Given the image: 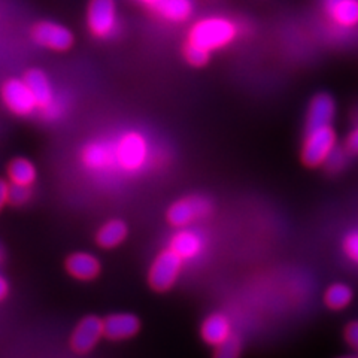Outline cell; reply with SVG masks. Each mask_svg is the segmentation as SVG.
<instances>
[{
	"mask_svg": "<svg viewBox=\"0 0 358 358\" xmlns=\"http://www.w3.org/2000/svg\"><path fill=\"white\" fill-rule=\"evenodd\" d=\"M184 260L175 251L164 250L155 257L148 273V282L154 291L164 293L171 289L181 273Z\"/></svg>",
	"mask_w": 358,
	"mask_h": 358,
	"instance_id": "cell-4",
	"label": "cell"
},
{
	"mask_svg": "<svg viewBox=\"0 0 358 358\" xmlns=\"http://www.w3.org/2000/svg\"><path fill=\"white\" fill-rule=\"evenodd\" d=\"M141 2L142 3H145V5H150V6H157V3H159L160 2V0H141Z\"/></svg>",
	"mask_w": 358,
	"mask_h": 358,
	"instance_id": "cell-31",
	"label": "cell"
},
{
	"mask_svg": "<svg viewBox=\"0 0 358 358\" xmlns=\"http://www.w3.org/2000/svg\"><path fill=\"white\" fill-rule=\"evenodd\" d=\"M157 13L172 22H184L193 14L192 0H160L155 6Z\"/></svg>",
	"mask_w": 358,
	"mask_h": 358,
	"instance_id": "cell-18",
	"label": "cell"
},
{
	"mask_svg": "<svg viewBox=\"0 0 358 358\" xmlns=\"http://www.w3.org/2000/svg\"><path fill=\"white\" fill-rule=\"evenodd\" d=\"M184 55H185V60L193 64V66H205L209 62V55L210 52L206 51L205 48H200L194 43H187L185 48H184Z\"/></svg>",
	"mask_w": 358,
	"mask_h": 358,
	"instance_id": "cell-22",
	"label": "cell"
},
{
	"mask_svg": "<svg viewBox=\"0 0 358 358\" xmlns=\"http://www.w3.org/2000/svg\"><path fill=\"white\" fill-rule=\"evenodd\" d=\"M242 354V341L238 334H231L230 338L215 346L212 358H241Z\"/></svg>",
	"mask_w": 358,
	"mask_h": 358,
	"instance_id": "cell-21",
	"label": "cell"
},
{
	"mask_svg": "<svg viewBox=\"0 0 358 358\" xmlns=\"http://www.w3.org/2000/svg\"><path fill=\"white\" fill-rule=\"evenodd\" d=\"M336 150V133L331 126L306 129V136L301 150V159L309 167L326 163L329 155Z\"/></svg>",
	"mask_w": 358,
	"mask_h": 358,
	"instance_id": "cell-3",
	"label": "cell"
},
{
	"mask_svg": "<svg viewBox=\"0 0 358 358\" xmlns=\"http://www.w3.org/2000/svg\"><path fill=\"white\" fill-rule=\"evenodd\" d=\"M231 334L233 331L230 320L220 312L210 313L200 326L201 339H203V342L208 343L209 346H214V348L221 345L222 342H226Z\"/></svg>",
	"mask_w": 358,
	"mask_h": 358,
	"instance_id": "cell-11",
	"label": "cell"
},
{
	"mask_svg": "<svg viewBox=\"0 0 358 358\" xmlns=\"http://www.w3.org/2000/svg\"><path fill=\"white\" fill-rule=\"evenodd\" d=\"M345 339L352 348L358 350V321L351 322L350 326L345 329Z\"/></svg>",
	"mask_w": 358,
	"mask_h": 358,
	"instance_id": "cell-27",
	"label": "cell"
},
{
	"mask_svg": "<svg viewBox=\"0 0 358 358\" xmlns=\"http://www.w3.org/2000/svg\"><path fill=\"white\" fill-rule=\"evenodd\" d=\"M8 178L10 184L30 187L36 179V169L26 159H15L8 166Z\"/></svg>",
	"mask_w": 358,
	"mask_h": 358,
	"instance_id": "cell-19",
	"label": "cell"
},
{
	"mask_svg": "<svg viewBox=\"0 0 358 358\" xmlns=\"http://www.w3.org/2000/svg\"><path fill=\"white\" fill-rule=\"evenodd\" d=\"M41 110H42L43 118H47L50 121H54V120H59L63 115V112L66 110V103L62 102V100H59L57 97H55L54 102L51 105H48L47 108H43Z\"/></svg>",
	"mask_w": 358,
	"mask_h": 358,
	"instance_id": "cell-26",
	"label": "cell"
},
{
	"mask_svg": "<svg viewBox=\"0 0 358 358\" xmlns=\"http://www.w3.org/2000/svg\"><path fill=\"white\" fill-rule=\"evenodd\" d=\"M66 271L80 281H92L100 273V262L88 252H75L67 257Z\"/></svg>",
	"mask_w": 358,
	"mask_h": 358,
	"instance_id": "cell-14",
	"label": "cell"
},
{
	"mask_svg": "<svg viewBox=\"0 0 358 358\" xmlns=\"http://www.w3.org/2000/svg\"><path fill=\"white\" fill-rule=\"evenodd\" d=\"M31 197V189L30 187H22L9 184V193H8V201L13 205H22Z\"/></svg>",
	"mask_w": 358,
	"mask_h": 358,
	"instance_id": "cell-23",
	"label": "cell"
},
{
	"mask_svg": "<svg viewBox=\"0 0 358 358\" xmlns=\"http://www.w3.org/2000/svg\"><path fill=\"white\" fill-rule=\"evenodd\" d=\"M8 193H9V184L3 181L2 182V205L8 203Z\"/></svg>",
	"mask_w": 358,
	"mask_h": 358,
	"instance_id": "cell-30",
	"label": "cell"
},
{
	"mask_svg": "<svg viewBox=\"0 0 358 358\" xmlns=\"http://www.w3.org/2000/svg\"><path fill=\"white\" fill-rule=\"evenodd\" d=\"M22 80L26 81V84L31 90V93H33V96H35L36 102L39 105V109L47 108L48 105H51L54 102L55 94H54L52 85L48 80V76L45 75L42 71L31 69L24 75Z\"/></svg>",
	"mask_w": 358,
	"mask_h": 358,
	"instance_id": "cell-16",
	"label": "cell"
},
{
	"mask_svg": "<svg viewBox=\"0 0 358 358\" xmlns=\"http://www.w3.org/2000/svg\"><path fill=\"white\" fill-rule=\"evenodd\" d=\"M2 97L6 108L20 117H27L39 109L31 90L26 81L20 80V78H9L5 81L2 87Z\"/></svg>",
	"mask_w": 358,
	"mask_h": 358,
	"instance_id": "cell-6",
	"label": "cell"
},
{
	"mask_svg": "<svg viewBox=\"0 0 358 358\" xmlns=\"http://www.w3.org/2000/svg\"><path fill=\"white\" fill-rule=\"evenodd\" d=\"M88 29L96 38H110L118 29L114 0H92L87 13Z\"/></svg>",
	"mask_w": 358,
	"mask_h": 358,
	"instance_id": "cell-5",
	"label": "cell"
},
{
	"mask_svg": "<svg viewBox=\"0 0 358 358\" xmlns=\"http://www.w3.org/2000/svg\"><path fill=\"white\" fill-rule=\"evenodd\" d=\"M212 205L206 197L201 196H189L175 203L167 210V220L173 227L184 229L196 220L205 218L210 214Z\"/></svg>",
	"mask_w": 358,
	"mask_h": 358,
	"instance_id": "cell-7",
	"label": "cell"
},
{
	"mask_svg": "<svg viewBox=\"0 0 358 358\" xmlns=\"http://www.w3.org/2000/svg\"><path fill=\"white\" fill-rule=\"evenodd\" d=\"M9 293V284L5 276L0 278V300H5Z\"/></svg>",
	"mask_w": 358,
	"mask_h": 358,
	"instance_id": "cell-29",
	"label": "cell"
},
{
	"mask_svg": "<svg viewBox=\"0 0 358 358\" xmlns=\"http://www.w3.org/2000/svg\"><path fill=\"white\" fill-rule=\"evenodd\" d=\"M169 248L181 257L182 260H192L203 251L205 239L196 230L181 229L172 236Z\"/></svg>",
	"mask_w": 358,
	"mask_h": 358,
	"instance_id": "cell-13",
	"label": "cell"
},
{
	"mask_svg": "<svg viewBox=\"0 0 358 358\" xmlns=\"http://www.w3.org/2000/svg\"><path fill=\"white\" fill-rule=\"evenodd\" d=\"M343 250L352 262L358 264V230L351 231L343 241Z\"/></svg>",
	"mask_w": 358,
	"mask_h": 358,
	"instance_id": "cell-25",
	"label": "cell"
},
{
	"mask_svg": "<svg viewBox=\"0 0 358 358\" xmlns=\"http://www.w3.org/2000/svg\"><path fill=\"white\" fill-rule=\"evenodd\" d=\"M352 300V291L345 284H333L324 294V301L331 310H341L348 306Z\"/></svg>",
	"mask_w": 358,
	"mask_h": 358,
	"instance_id": "cell-20",
	"label": "cell"
},
{
	"mask_svg": "<svg viewBox=\"0 0 358 358\" xmlns=\"http://www.w3.org/2000/svg\"><path fill=\"white\" fill-rule=\"evenodd\" d=\"M345 148L350 154H358V126L350 133Z\"/></svg>",
	"mask_w": 358,
	"mask_h": 358,
	"instance_id": "cell-28",
	"label": "cell"
},
{
	"mask_svg": "<svg viewBox=\"0 0 358 358\" xmlns=\"http://www.w3.org/2000/svg\"><path fill=\"white\" fill-rule=\"evenodd\" d=\"M238 36V27L229 18L208 17L199 20L188 31V42L212 52L230 45Z\"/></svg>",
	"mask_w": 358,
	"mask_h": 358,
	"instance_id": "cell-2",
	"label": "cell"
},
{
	"mask_svg": "<svg viewBox=\"0 0 358 358\" xmlns=\"http://www.w3.org/2000/svg\"><path fill=\"white\" fill-rule=\"evenodd\" d=\"M346 152H348V151H346ZM346 152L343 150L336 147V150L329 155V159L326 160V163H324V164L327 166V169L330 172L342 171L345 164H346Z\"/></svg>",
	"mask_w": 358,
	"mask_h": 358,
	"instance_id": "cell-24",
	"label": "cell"
},
{
	"mask_svg": "<svg viewBox=\"0 0 358 358\" xmlns=\"http://www.w3.org/2000/svg\"><path fill=\"white\" fill-rule=\"evenodd\" d=\"M31 38L43 48L66 51L72 47L73 35L69 29L54 21H41L33 27Z\"/></svg>",
	"mask_w": 358,
	"mask_h": 358,
	"instance_id": "cell-9",
	"label": "cell"
},
{
	"mask_svg": "<svg viewBox=\"0 0 358 358\" xmlns=\"http://www.w3.org/2000/svg\"><path fill=\"white\" fill-rule=\"evenodd\" d=\"M127 233H129V229L124 221L110 220L99 229L96 241L99 246H102L105 250H110L124 242V239L127 238Z\"/></svg>",
	"mask_w": 358,
	"mask_h": 358,
	"instance_id": "cell-17",
	"label": "cell"
},
{
	"mask_svg": "<svg viewBox=\"0 0 358 358\" xmlns=\"http://www.w3.org/2000/svg\"><path fill=\"white\" fill-rule=\"evenodd\" d=\"M151 143L143 133L130 130L115 138L96 139L85 145L81 162L99 176L138 175L151 162Z\"/></svg>",
	"mask_w": 358,
	"mask_h": 358,
	"instance_id": "cell-1",
	"label": "cell"
},
{
	"mask_svg": "<svg viewBox=\"0 0 358 358\" xmlns=\"http://www.w3.org/2000/svg\"><path fill=\"white\" fill-rule=\"evenodd\" d=\"M105 338L109 341H126L136 336L141 330V320L129 312L110 313L103 318Z\"/></svg>",
	"mask_w": 358,
	"mask_h": 358,
	"instance_id": "cell-10",
	"label": "cell"
},
{
	"mask_svg": "<svg viewBox=\"0 0 358 358\" xmlns=\"http://www.w3.org/2000/svg\"><path fill=\"white\" fill-rule=\"evenodd\" d=\"M336 114L333 99L329 94H318L312 99L308 110L306 129L331 126V121Z\"/></svg>",
	"mask_w": 358,
	"mask_h": 358,
	"instance_id": "cell-15",
	"label": "cell"
},
{
	"mask_svg": "<svg viewBox=\"0 0 358 358\" xmlns=\"http://www.w3.org/2000/svg\"><path fill=\"white\" fill-rule=\"evenodd\" d=\"M326 13L336 27L358 26V0H326Z\"/></svg>",
	"mask_w": 358,
	"mask_h": 358,
	"instance_id": "cell-12",
	"label": "cell"
},
{
	"mask_svg": "<svg viewBox=\"0 0 358 358\" xmlns=\"http://www.w3.org/2000/svg\"><path fill=\"white\" fill-rule=\"evenodd\" d=\"M339 358H358L355 355H345V357H339Z\"/></svg>",
	"mask_w": 358,
	"mask_h": 358,
	"instance_id": "cell-32",
	"label": "cell"
},
{
	"mask_svg": "<svg viewBox=\"0 0 358 358\" xmlns=\"http://www.w3.org/2000/svg\"><path fill=\"white\" fill-rule=\"evenodd\" d=\"M102 338H105L103 318L87 315L76 324V327L72 331L71 348L76 354L84 355L92 352Z\"/></svg>",
	"mask_w": 358,
	"mask_h": 358,
	"instance_id": "cell-8",
	"label": "cell"
}]
</instances>
